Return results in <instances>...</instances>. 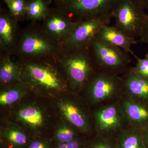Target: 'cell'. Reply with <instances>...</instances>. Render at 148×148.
Here are the masks:
<instances>
[{
	"label": "cell",
	"mask_w": 148,
	"mask_h": 148,
	"mask_svg": "<svg viewBox=\"0 0 148 148\" xmlns=\"http://www.w3.org/2000/svg\"><path fill=\"white\" fill-rule=\"evenodd\" d=\"M137 63L135 67H132V70L143 76L148 78V53H146L145 58H140L135 55Z\"/></svg>",
	"instance_id": "24"
},
{
	"label": "cell",
	"mask_w": 148,
	"mask_h": 148,
	"mask_svg": "<svg viewBox=\"0 0 148 148\" xmlns=\"http://www.w3.org/2000/svg\"><path fill=\"white\" fill-rule=\"evenodd\" d=\"M65 59L64 65L74 86L81 88L88 82L96 70L88 49L71 51Z\"/></svg>",
	"instance_id": "7"
},
{
	"label": "cell",
	"mask_w": 148,
	"mask_h": 148,
	"mask_svg": "<svg viewBox=\"0 0 148 148\" xmlns=\"http://www.w3.org/2000/svg\"><path fill=\"white\" fill-rule=\"evenodd\" d=\"M18 116L21 120L33 127H39L43 123L42 113L34 107L21 109L18 112Z\"/></svg>",
	"instance_id": "17"
},
{
	"label": "cell",
	"mask_w": 148,
	"mask_h": 148,
	"mask_svg": "<svg viewBox=\"0 0 148 148\" xmlns=\"http://www.w3.org/2000/svg\"><path fill=\"white\" fill-rule=\"evenodd\" d=\"M119 100L116 103L101 105L94 112L95 127L101 135L120 132L130 126Z\"/></svg>",
	"instance_id": "6"
},
{
	"label": "cell",
	"mask_w": 148,
	"mask_h": 148,
	"mask_svg": "<svg viewBox=\"0 0 148 148\" xmlns=\"http://www.w3.org/2000/svg\"><path fill=\"white\" fill-rule=\"evenodd\" d=\"M91 148H116L115 146L107 141L104 140H101L97 141L96 143L92 145Z\"/></svg>",
	"instance_id": "26"
},
{
	"label": "cell",
	"mask_w": 148,
	"mask_h": 148,
	"mask_svg": "<svg viewBox=\"0 0 148 148\" xmlns=\"http://www.w3.org/2000/svg\"><path fill=\"white\" fill-rule=\"evenodd\" d=\"M118 0H63L58 2L61 10L67 15L85 20L112 14Z\"/></svg>",
	"instance_id": "5"
},
{
	"label": "cell",
	"mask_w": 148,
	"mask_h": 148,
	"mask_svg": "<svg viewBox=\"0 0 148 148\" xmlns=\"http://www.w3.org/2000/svg\"><path fill=\"white\" fill-rule=\"evenodd\" d=\"M21 95L20 91L16 89L4 91L0 95V104L2 106L11 105L18 101Z\"/></svg>",
	"instance_id": "23"
},
{
	"label": "cell",
	"mask_w": 148,
	"mask_h": 148,
	"mask_svg": "<svg viewBox=\"0 0 148 148\" xmlns=\"http://www.w3.org/2000/svg\"><path fill=\"white\" fill-rule=\"evenodd\" d=\"M116 148H145L142 130L129 126L119 133Z\"/></svg>",
	"instance_id": "15"
},
{
	"label": "cell",
	"mask_w": 148,
	"mask_h": 148,
	"mask_svg": "<svg viewBox=\"0 0 148 148\" xmlns=\"http://www.w3.org/2000/svg\"><path fill=\"white\" fill-rule=\"evenodd\" d=\"M4 1H5V0H3Z\"/></svg>",
	"instance_id": "32"
},
{
	"label": "cell",
	"mask_w": 148,
	"mask_h": 148,
	"mask_svg": "<svg viewBox=\"0 0 148 148\" xmlns=\"http://www.w3.org/2000/svg\"><path fill=\"white\" fill-rule=\"evenodd\" d=\"M26 73L35 84L50 90H61L63 82L57 72L45 64H32L26 66Z\"/></svg>",
	"instance_id": "9"
},
{
	"label": "cell",
	"mask_w": 148,
	"mask_h": 148,
	"mask_svg": "<svg viewBox=\"0 0 148 148\" xmlns=\"http://www.w3.org/2000/svg\"><path fill=\"white\" fill-rule=\"evenodd\" d=\"M88 97L93 104L118 99L123 94V83L119 75L96 70L89 79Z\"/></svg>",
	"instance_id": "3"
},
{
	"label": "cell",
	"mask_w": 148,
	"mask_h": 148,
	"mask_svg": "<svg viewBox=\"0 0 148 148\" xmlns=\"http://www.w3.org/2000/svg\"><path fill=\"white\" fill-rule=\"evenodd\" d=\"M75 134L70 127L63 126L59 128L56 133V138L60 144L68 143L75 140Z\"/></svg>",
	"instance_id": "22"
},
{
	"label": "cell",
	"mask_w": 148,
	"mask_h": 148,
	"mask_svg": "<svg viewBox=\"0 0 148 148\" xmlns=\"http://www.w3.org/2000/svg\"><path fill=\"white\" fill-rule=\"evenodd\" d=\"M88 49L96 70L119 75L129 69V53L120 48L95 37Z\"/></svg>",
	"instance_id": "1"
},
{
	"label": "cell",
	"mask_w": 148,
	"mask_h": 148,
	"mask_svg": "<svg viewBox=\"0 0 148 148\" xmlns=\"http://www.w3.org/2000/svg\"><path fill=\"white\" fill-rule=\"evenodd\" d=\"M56 1L58 2L61 1H63V0H56Z\"/></svg>",
	"instance_id": "31"
},
{
	"label": "cell",
	"mask_w": 148,
	"mask_h": 148,
	"mask_svg": "<svg viewBox=\"0 0 148 148\" xmlns=\"http://www.w3.org/2000/svg\"><path fill=\"white\" fill-rule=\"evenodd\" d=\"M29 148H47V147L43 142L40 141H35L30 145Z\"/></svg>",
	"instance_id": "28"
},
{
	"label": "cell",
	"mask_w": 148,
	"mask_h": 148,
	"mask_svg": "<svg viewBox=\"0 0 148 148\" xmlns=\"http://www.w3.org/2000/svg\"><path fill=\"white\" fill-rule=\"evenodd\" d=\"M112 18V14H108L75 22L65 41L66 47L70 51L88 49L100 30L109 25Z\"/></svg>",
	"instance_id": "4"
},
{
	"label": "cell",
	"mask_w": 148,
	"mask_h": 148,
	"mask_svg": "<svg viewBox=\"0 0 148 148\" xmlns=\"http://www.w3.org/2000/svg\"><path fill=\"white\" fill-rule=\"evenodd\" d=\"M10 14L14 17L26 15L27 3L26 0H5Z\"/></svg>",
	"instance_id": "20"
},
{
	"label": "cell",
	"mask_w": 148,
	"mask_h": 148,
	"mask_svg": "<svg viewBox=\"0 0 148 148\" xmlns=\"http://www.w3.org/2000/svg\"><path fill=\"white\" fill-rule=\"evenodd\" d=\"M19 49L24 55L35 56L45 55L55 49L53 43L46 37L37 33H29L24 35Z\"/></svg>",
	"instance_id": "12"
},
{
	"label": "cell",
	"mask_w": 148,
	"mask_h": 148,
	"mask_svg": "<svg viewBox=\"0 0 148 148\" xmlns=\"http://www.w3.org/2000/svg\"><path fill=\"white\" fill-rule=\"evenodd\" d=\"M61 10L49 11L45 17V29L49 34L57 39L65 38L70 35L75 22Z\"/></svg>",
	"instance_id": "11"
},
{
	"label": "cell",
	"mask_w": 148,
	"mask_h": 148,
	"mask_svg": "<svg viewBox=\"0 0 148 148\" xmlns=\"http://www.w3.org/2000/svg\"><path fill=\"white\" fill-rule=\"evenodd\" d=\"M45 0H31L27 3L26 15L34 20L45 18L49 12Z\"/></svg>",
	"instance_id": "18"
},
{
	"label": "cell",
	"mask_w": 148,
	"mask_h": 148,
	"mask_svg": "<svg viewBox=\"0 0 148 148\" xmlns=\"http://www.w3.org/2000/svg\"><path fill=\"white\" fill-rule=\"evenodd\" d=\"M141 4L148 13V0H139Z\"/></svg>",
	"instance_id": "30"
},
{
	"label": "cell",
	"mask_w": 148,
	"mask_h": 148,
	"mask_svg": "<svg viewBox=\"0 0 148 148\" xmlns=\"http://www.w3.org/2000/svg\"><path fill=\"white\" fill-rule=\"evenodd\" d=\"M57 148H80V144L78 141L75 140L69 143L60 144Z\"/></svg>",
	"instance_id": "27"
},
{
	"label": "cell",
	"mask_w": 148,
	"mask_h": 148,
	"mask_svg": "<svg viewBox=\"0 0 148 148\" xmlns=\"http://www.w3.org/2000/svg\"><path fill=\"white\" fill-rule=\"evenodd\" d=\"M147 15L139 0H118L112 13L114 26L135 39L140 37Z\"/></svg>",
	"instance_id": "2"
},
{
	"label": "cell",
	"mask_w": 148,
	"mask_h": 148,
	"mask_svg": "<svg viewBox=\"0 0 148 148\" xmlns=\"http://www.w3.org/2000/svg\"><path fill=\"white\" fill-rule=\"evenodd\" d=\"M123 83V94L148 103V78L130 68L121 77Z\"/></svg>",
	"instance_id": "10"
},
{
	"label": "cell",
	"mask_w": 148,
	"mask_h": 148,
	"mask_svg": "<svg viewBox=\"0 0 148 148\" xmlns=\"http://www.w3.org/2000/svg\"><path fill=\"white\" fill-rule=\"evenodd\" d=\"M5 136L10 143L17 146H23L27 142V137L24 133L15 129H10L5 132Z\"/></svg>",
	"instance_id": "21"
},
{
	"label": "cell",
	"mask_w": 148,
	"mask_h": 148,
	"mask_svg": "<svg viewBox=\"0 0 148 148\" xmlns=\"http://www.w3.org/2000/svg\"><path fill=\"white\" fill-rule=\"evenodd\" d=\"M19 74V69L16 64L8 58L4 60L0 69V79L2 82H11L17 78Z\"/></svg>",
	"instance_id": "19"
},
{
	"label": "cell",
	"mask_w": 148,
	"mask_h": 148,
	"mask_svg": "<svg viewBox=\"0 0 148 148\" xmlns=\"http://www.w3.org/2000/svg\"><path fill=\"white\" fill-rule=\"evenodd\" d=\"M59 108L65 117L73 126L85 133L89 132V122L79 106L73 102L65 101L59 104Z\"/></svg>",
	"instance_id": "14"
},
{
	"label": "cell",
	"mask_w": 148,
	"mask_h": 148,
	"mask_svg": "<svg viewBox=\"0 0 148 148\" xmlns=\"http://www.w3.org/2000/svg\"><path fill=\"white\" fill-rule=\"evenodd\" d=\"M96 37L105 42L120 48L132 55L134 53L131 50V47L138 42L136 39L128 36L114 26L109 25L103 27Z\"/></svg>",
	"instance_id": "13"
},
{
	"label": "cell",
	"mask_w": 148,
	"mask_h": 148,
	"mask_svg": "<svg viewBox=\"0 0 148 148\" xmlns=\"http://www.w3.org/2000/svg\"><path fill=\"white\" fill-rule=\"evenodd\" d=\"M138 42L143 43L148 45V13L147 18L143 25Z\"/></svg>",
	"instance_id": "25"
},
{
	"label": "cell",
	"mask_w": 148,
	"mask_h": 148,
	"mask_svg": "<svg viewBox=\"0 0 148 148\" xmlns=\"http://www.w3.org/2000/svg\"><path fill=\"white\" fill-rule=\"evenodd\" d=\"M119 100L130 126L142 131L148 128V102L124 94Z\"/></svg>",
	"instance_id": "8"
},
{
	"label": "cell",
	"mask_w": 148,
	"mask_h": 148,
	"mask_svg": "<svg viewBox=\"0 0 148 148\" xmlns=\"http://www.w3.org/2000/svg\"><path fill=\"white\" fill-rule=\"evenodd\" d=\"M143 132L145 147V148H148V127Z\"/></svg>",
	"instance_id": "29"
},
{
	"label": "cell",
	"mask_w": 148,
	"mask_h": 148,
	"mask_svg": "<svg viewBox=\"0 0 148 148\" xmlns=\"http://www.w3.org/2000/svg\"><path fill=\"white\" fill-rule=\"evenodd\" d=\"M13 21L8 14H1L0 17V39L5 46L10 45L13 42L14 26Z\"/></svg>",
	"instance_id": "16"
}]
</instances>
